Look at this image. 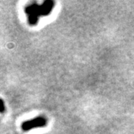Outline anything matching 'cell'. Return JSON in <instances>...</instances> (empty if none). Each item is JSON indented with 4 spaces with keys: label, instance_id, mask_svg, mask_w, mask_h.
Listing matches in <instances>:
<instances>
[{
    "label": "cell",
    "instance_id": "cell-2",
    "mask_svg": "<svg viewBox=\"0 0 134 134\" xmlns=\"http://www.w3.org/2000/svg\"><path fill=\"white\" fill-rule=\"evenodd\" d=\"M25 13L29 15V23L31 25H36L39 21V17L41 15V5L32 4L25 8Z\"/></svg>",
    "mask_w": 134,
    "mask_h": 134
},
{
    "label": "cell",
    "instance_id": "cell-3",
    "mask_svg": "<svg viewBox=\"0 0 134 134\" xmlns=\"http://www.w3.org/2000/svg\"><path fill=\"white\" fill-rule=\"evenodd\" d=\"M5 111V103L2 99L0 98V113H3Z\"/></svg>",
    "mask_w": 134,
    "mask_h": 134
},
{
    "label": "cell",
    "instance_id": "cell-1",
    "mask_svg": "<svg viewBox=\"0 0 134 134\" xmlns=\"http://www.w3.org/2000/svg\"><path fill=\"white\" fill-rule=\"evenodd\" d=\"M48 124V120L43 116H38L36 118L31 119L24 121L22 124V129L24 131H29L30 130L37 128V127H46Z\"/></svg>",
    "mask_w": 134,
    "mask_h": 134
}]
</instances>
